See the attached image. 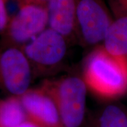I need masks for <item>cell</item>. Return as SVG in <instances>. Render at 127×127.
Segmentation results:
<instances>
[{
	"label": "cell",
	"mask_w": 127,
	"mask_h": 127,
	"mask_svg": "<svg viewBox=\"0 0 127 127\" xmlns=\"http://www.w3.org/2000/svg\"><path fill=\"white\" fill-rule=\"evenodd\" d=\"M8 1L9 0H0V34L4 31L10 18L7 10Z\"/></svg>",
	"instance_id": "4fadbf2b"
},
{
	"label": "cell",
	"mask_w": 127,
	"mask_h": 127,
	"mask_svg": "<svg viewBox=\"0 0 127 127\" xmlns=\"http://www.w3.org/2000/svg\"><path fill=\"white\" fill-rule=\"evenodd\" d=\"M48 28V12L45 6L19 4L18 11L9 18L1 35V42L23 47Z\"/></svg>",
	"instance_id": "8992f818"
},
{
	"label": "cell",
	"mask_w": 127,
	"mask_h": 127,
	"mask_svg": "<svg viewBox=\"0 0 127 127\" xmlns=\"http://www.w3.org/2000/svg\"><path fill=\"white\" fill-rule=\"evenodd\" d=\"M33 71L21 47L0 44V90L20 97L30 88Z\"/></svg>",
	"instance_id": "5b68a950"
},
{
	"label": "cell",
	"mask_w": 127,
	"mask_h": 127,
	"mask_svg": "<svg viewBox=\"0 0 127 127\" xmlns=\"http://www.w3.org/2000/svg\"><path fill=\"white\" fill-rule=\"evenodd\" d=\"M114 18L127 16V0H108Z\"/></svg>",
	"instance_id": "7c38bea8"
},
{
	"label": "cell",
	"mask_w": 127,
	"mask_h": 127,
	"mask_svg": "<svg viewBox=\"0 0 127 127\" xmlns=\"http://www.w3.org/2000/svg\"><path fill=\"white\" fill-rule=\"evenodd\" d=\"M82 77L97 96L118 97L127 92V58L113 56L102 45L97 46L85 60Z\"/></svg>",
	"instance_id": "6da1fadb"
},
{
	"label": "cell",
	"mask_w": 127,
	"mask_h": 127,
	"mask_svg": "<svg viewBox=\"0 0 127 127\" xmlns=\"http://www.w3.org/2000/svg\"><path fill=\"white\" fill-rule=\"evenodd\" d=\"M114 18L104 0H78L76 38L83 47L101 45Z\"/></svg>",
	"instance_id": "277c9868"
},
{
	"label": "cell",
	"mask_w": 127,
	"mask_h": 127,
	"mask_svg": "<svg viewBox=\"0 0 127 127\" xmlns=\"http://www.w3.org/2000/svg\"><path fill=\"white\" fill-rule=\"evenodd\" d=\"M29 119L44 127H64L55 100L42 86L19 97Z\"/></svg>",
	"instance_id": "52a82bcc"
},
{
	"label": "cell",
	"mask_w": 127,
	"mask_h": 127,
	"mask_svg": "<svg viewBox=\"0 0 127 127\" xmlns=\"http://www.w3.org/2000/svg\"><path fill=\"white\" fill-rule=\"evenodd\" d=\"M101 45L110 55L127 58V16L114 19Z\"/></svg>",
	"instance_id": "9c48e42d"
},
{
	"label": "cell",
	"mask_w": 127,
	"mask_h": 127,
	"mask_svg": "<svg viewBox=\"0 0 127 127\" xmlns=\"http://www.w3.org/2000/svg\"><path fill=\"white\" fill-rule=\"evenodd\" d=\"M85 127H127V114L118 104H106L91 116Z\"/></svg>",
	"instance_id": "30bf717a"
},
{
	"label": "cell",
	"mask_w": 127,
	"mask_h": 127,
	"mask_svg": "<svg viewBox=\"0 0 127 127\" xmlns=\"http://www.w3.org/2000/svg\"><path fill=\"white\" fill-rule=\"evenodd\" d=\"M68 40L50 28L21 47L33 74L45 76L62 66L68 52Z\"/></svg>",
	"instance_id": "3957f363"
},
{
	"label": "cell",
	"mask_w": 127,
	"mask_h": 127,
	"mask_svg": "<svg viewBox=\"0 0 127 127\" xmlns=\"http://www.w3.org/2000/svg\"><path fill=\"white\" fill-rule=\"evenodd\" d=\"M28 119L19 97L0 100V127H18Z\"/></svg>",
	"instance_id": "8fae6325"
},
{
	"label": "cell",
	"mask_w": 127,
	"mask_h": 127,
	"mask_svg": "<svg viewBox=\"0 0 127 127\" xmlns=\"http://www.w3.org/2000/svg\"><path fill=\"white\" fill-rule=\"evenodd\" d=\"M78 0H49L48 27L63 35L68 42L76 40L75 34Z\"/></svg>",
	"instance_id": "ba28073f"
},
{
	"label": "cell",
	"mask_w": 127,
	"mask_h": 127,
	"mask_svg": "<svg viewBox=\"0 0 127 127\" xmlns=\"http://www.w3.org/2000/svg\"><path fill=\"white\" fill-rule=\"evenodd\" d=\"M40 86L55 100L64 127H85L88 87L83 77L67 75L47 79Z\"/></svg>",
	"instance_id": "7a4b0ae2"
},
{
	"label": "cell",
	"mask_w": 127,
	"mask_h": 127,
	"mask_svg": "<svg viewBox=\"0 0 127 127\" xmlns=\"http://www.w3.org/2000/svg\"><path fill=\"white\" fill-rule=\"evenodd\" d=\"M49 0H18L19 4L26 3V4H34L42 5L47 6Z\"/></svg>",
	"instance_id": "5bb4252c"
},
{
	"label": "cell",
	"mask_w": 127,
	"mask_h": 127,
	"mask_svg": "<svg viewBox=\"0 0 127 127\" xmlns=\"http://www.w3.org/2000/svg\"><path fill=\"white\" fill-rule=\"evenodd\" d=\"M18 127H44L42 125L35 122L33 121H32L31 119H27L26 121H25L24 122L22 123L21 125H19Z\"/></svg>",
	"instance_id": "9a60e30c"
}]
</instances>
